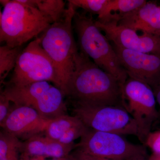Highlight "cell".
Here are the masks:
<instances>
[{
    "label": "cell",
    "mask_w": 160,
    "mask_h": 160,
    "mask_svg": "<svg viewBox=\"0 0 160 160\" xmlns=\"http://www.w3.org/2000/svg\"><path fill=\"white\" fill-rule=\"evenodd\" d=\"M50 120L42 117L35 109L13 104L6 120L1 125L4 131L27 139L44 132Z\"/></svg>",
    "instance_id": "cell-12"
},
{
    "label": "cell",
    "mask_w": 160,
    "mask_h": 160,
    "mask_svg": "<svg viewBox=\"0 0 160 160\" xmlns=\"http://www.w3.org/2000/svg\"><path fill=\"white\" fill-rule=\"evenodd\" d=\"M73 113L89 129L138 137L136 123L123 106L76 105Z\"/></svg>",
    "instance_id": "cell-8"
},
{
    "label": "cell",
    "mask_w": 160,
    "mask_h": 160,
    "mask_svg": "<svg viewBox=\"0 0 160 160\" xmlns=\"http://www.w3.org/2000/svg\"><path fill=\"white\" fill-rule=\"evenodd\" d=\"M21 47H11L5 45L0 47V80L2 83L9 72L14 69L22 52Z\"/></svg>",
    "instance_id": "cell-18"
},
{
    "label": "cell",
    "mask_w": 160,
    "mask_h": 160,
    "mask_svg": "<svg viewBox=\"0 0 160 160\" xmlns=\"http://www.w3.org/2000/svg\"><path fill=\"white\" fill-rule=\"evenodd\" d=\"M77 9L68 2L63 17L52 23L40 37L41 46L53 64L60 89L65 96L74 69L75 57L79 51L73 33V19Z\"/></svg>",
    "instance_id": "cell-2"
},
{
    "label": "cell",
    "mask_w": 160,
    "mask_h": 160,
    "mask_svg": "<svg viewBox=\"0 0 160 160\" xmlns=\"http://www.w3.org/2000/svg\"><path fill=\"white\" fill-rule=\"evenodd\" d=\"M120 18V14L113 13L104 19L96 20V25L113 46L160 57L159 36L138 35L137 32L118 24Z\"/></svg>",
    "instance_id": "cell-10"
},
{
    "label": "cell",
    "mask_w": 160,
    "mask_h": 160,
    "mask_svg": "<svg viewBox=\"0 0 160 160\" xmlns=\"http://www.w3.org/2000/svg\"><path fill=\"white\" fill-rule=\"evenodd\" d=\"M154 92L156 100L158 102L160 107L159 114L160 115V81L152 89Z\"/></svg>",
    "instance_id": "cell-24"
},
{
    "label": "cell",
    "mask_w": 160,
    "mask_h": 160,
    "mask_svg": "<svg viewBox=\"0 0 160 160\" xmlns=\"http://www.w3.org/2000/svg\"><path fill=\"white\" fill-rule=\"evenodd\" d=\"M146 154H140L134 156L126 160H146Z\"/></svg>",
    "instance_id": "cell-26"
},
{
    "label": "cell",
    "mask_w": 160,
    "mask_h": 160,
    "mask_svg": "<svg viewBox=\"0 0 160 160\" xmlns=\"http://www.w3.org/2000/svg\"><path fill=\"white\" fill-rule=\"evenodd\" d=\"M21 2L35 7L50 19L52 23L62 18L67 7L62 0H19Z\"/></svg>",
    "instance_id": "cell-15"
},
{
    "label": "cell",
    "mask_w": 160,
    "mask_h": 160,
    "mask_svg": "<svg viewBox=\"0 0 160 160\" xmlns=\"http://www.w3.org/2000/svg\"><path fill=\"white\" fill-rule=\"evenodd\" d=\"M118 23L136 32L160 36V7L146 2L135 10L121 15Z\"/></svg>",
    "instance_id": "cell-13"
},
{
    "label": "cell",
    "mask_w": 160,
    "mask_h": 160,
    "mask_svg": "<svg viewBox=\"0 0 160 160\" xmlns=\"http://www.w3.org/2000/svg\"><path fill=\"white\" fill-rule=\"evenodd\" d=\"M0 2L4 7L0 12V42L10 47H22L52 23L36 8L19 0H1Z\"/></svg>",
    "instance_id": "cell-3"
},
{
    "label": "cell",
    "mask_w": 160,
    "mask_h": 160,
    "mask_svg": "<svg viewBox=\"0 0 160 160\" xmlns=\"http://www.w3.org/2000/svg\"><path fill=\"white\" fill-rule=\"evenodd\" d=\"M144 145L149 147L153 153H160V130L150 132Z\"/></svg>",
    "instance_id": "cell-21"
},
{
    "label": "cell",
    "mask_w": 160,
    "mask_h": 160,
    "mask_svg": "<svg viewBox=\"0 0 160 160\" xmlns=\"http://www.w3.org/2000/svg\"><path fill=\"white\" fill-rule=\"evenodd\" d=\"M123 107L135 121L138 138L144 144L152 123L160 116L153 90L149 85L129 78L123 86Z\"/></svg>",
    "instance_id": "cell-7"
},
{
    "label": "cell",
    "mask_w": 160,
    "mask_h": 160,
    "mask_svg": "<svg viewBox=\"0 0 160 160\" xmlns=\"http://www.w3.org/2000/svg\"><path fill=\"white\" fill-rule=\"evenodd\" d=\"M108 0H69L77 8H81L86 12L99 15Z\"/></svg>",
    "instance_id": "cell-20"
},
{
    "label": "cell",
    "mask_w": 160,
    "mask_h": 160,
    "mask_svg": "<svg viewBox=\"0 0 160 160\" xmlns=\"http://www.w3.org/2000/svg\"><path fill=\"white\" fill-rule=\"evenodd\" d=\"M147 160H160V153L152 152Z\"/></svg>",
    "instance_id": "cell-27"
},
{
    "label": "cell",
    "mask_w": 160,
    "mask_h": 160,
    "mask_svg": "<svg viewBox=\"0 0 160 160\" xmlns=\"http://www.w3.org/2000/svg\"><path fill=\"white\" fill-rule=\"evenodd\" d=\"M74 160H78L76 158H75L74 157Z\"/></svg>",
    "instance_id": "cell-29"
},
{
    "label": "cell",
    "mask_w": 160,
    "mask_h": 160,
    "mask_svg": "<svg viewBox=\"0 0 160 160\" xmlns=\"http://www.w3.org/2000/svg\"><path fill=\"white\" fill-rule=\"evenodd\" d=\"M36 38L20 53L12 72L9 86L23 87L32 83L46 81L60 89L54 66Z\"/></svg>",
    "instance_id": "cell-6"
},
{
    "label": "cell",
    "mask_w": 160,
    "mask_h": 160,
    "mask_svg": "<svg viewBox=\"0 0 160 160\" xmlns=\"http://www.w3.org/2000/svg\"><path fill=\"white\" fill-rule=\"evenodd\" d=\"M46 158L43 157L28 156L26 155L22 154L21 160H46ZM62 159L53 158V159L50 160H61Z\"/></svg>",
    "instance_id": "cell-25"
},
{
    "label": "cell",
    "mask_w": 160,
    "mask_h": 160,
    "mask_svg": "<svg viewBox=\"0 0 160 160\" xmlns=\"http://www.w3.org/2000/svg\"><path fill=\"white\" fill-rule=\"evenodd\" d=\"M73 28L77 36L79 51L124 85L128 75L112 45L96 25L95 21L85 12L77 11L73 17Z\"/></svg>",
    "instance_id": "cell-4"
},
{
    "label": "cell",
    "mask_w": 160,
    "mask_h": 160,
    "mask_svg": "<svg viewBox=\"0 0 160 160\" xmlns=\"http://www.w3.org/2000/svg\"><path fill=\"white\" fill-rule=\"evenodd\" d=\"M2 92L16 106L32 108L44 118L51 120L66 114L65 95L49 82H37L21 87L8 86Z\"/></svg>",
    "instance_id": "cell-5"
},
{
    "label": "cell",
    "mask_w": 160,
    "mask_h": 160,
    "mask_svg": "<svg viewBox=\"0 0 160 160\" xmlns=\"http://www.w3.org/2000/svg\"><path fill=\"white\" fill-rule=\"evenodd\" d=\"M82 123V122L75 116L63 115L50 120L44 132L46 136L58 141L69 129Z\"/></svg>",
    "instance_id": "cell-16"
},
{
    "label": "cell",
    "mask_w": 160,
    "mask_h": 160,
    "mask_svg": "<svg viewBox=\"0 0 160 160\" xmlns=\"http://www.w3.org/2000/svg\"><path fill=\"white\" fill-rule=\"evenodd\" d=\"M146 2L145 0H108L102 11L98 16V20L103 19L112 12H118L121 15L126 14L139 8Z\"/></svg>",
    "instance_id": "cell-17"
},
{
    "label": "cell",
    "mask_w": 160,
    "mask_h": 160,
    "mask_svg": "<svg viewBox=\"0 0 160 160\" xmlns=\"http://www.w3.org/2000/svg\"><path fill=\"white\" fill-rule=\"evenodd\" d=\"M22 142L19 138L4 131L0 134V160H19L18 152Z\"/></svg>",
    "instance_id": "cell-19"
},
{
    "label": "cell",
    "mask_w": 160,
    "mask_h": 160,
    "mask_svg": "<svg viewBox=\"0 0 160 160\" xmlns=\"http://www.w3.org/2000/svg\"><path fill=\"white\" fill-rule=\"evenodd\" d=\"M78 160H113L94 156L83 152L78 150L76 152L75 155L74 157Z\"/></svg>",
    "instance_id": "cell-23"
},
{
    "label": "cell",
    "mask_w": 160,
    "mask_h": 160,
    "mask_svg": "<svg viewBox=\"0 0 160 160\" xmlns=\"http://www.w3.org/2000/svg\"><path fill=\"white\" fill-rule=\"evenodd\" d=\"M123 86L116 78L78 52L67 94L76 106L123 107Z\"/></svg>",
    "instance_id": "cell-1"
},
{
    "label": "cell",
    "mask_w": 160,
    "mask_h": 160,
    "mask_svg": "<svg viewBox=\"0 0 160 160\" xmlns=\"http://www.w3.org/2000/svg\"><path fill=\"white\" fill-rule=\"evenodd\" d=\"M75 148L76 144L74 142L63 144L46 135H36L22 142L20 151L22 154L28 156L61 159L69 155L70 151Z\"/></svg>",
    "instance_id": "cell-14"
},
{
    "label": "cell",
    "mask_w": 160,
    "mask_h": 160,
    "mask_svg": "<svg viewBox=\"0 0 160 160\" xmlns=\"http://www.w3.org/2000/svg\"><path fill=\"white\" fill-rule=\"evenodd\" d=\"M128 77L153 88L160 81V57L112 45Z\"/></svg>",
    "instance_id": "cell-11"
},
{
    "label": "cell",
    "mask_w": 160,
    "mask_h": 160,
    "mask_svg": "<svg viewBox=\"0 0 160 160\" xmlns=\"http://www.w3.org/2000/svg\"><path fill=\"white\" fill-rule=\"evenodd\" d=\"M78 150L91 155L113 160H126L146 154L145 147L135 145L122 135L89 129L76 144Z\"/></svg>",
    "instance_id": "cell-9"
},
{
    "label": "cell",
    "mask_w": 160,
    "mask_h": 160,
    "mask_svg": "<svg viewBox=\"0 0 160 160\" xmlns=\"http://www.w3.org/2000/svg\"><path fill=\"white\" fill-rule=\"evenodd\" d=\"M12 102L2 92L0 95V125L4 122L11 110Z\"/></svg>",
    "instance_id": "cell-22"
},
{
    "label": "cell",
    "mask_w": 160,
    "mask_h": 160,
    "mask_svg": "<svg viewBox=\"0 0 160 160\" xmlns=\"http://www.w3.org/2000/svg\"><path fill=\"white\" fill-rule=\"evenodd\" d=\"M61 160H74V158L72 157H69L68 155L66 157L63 158Z\"/></svg>",
    "instance_id": "cell-28"
}]
</instances>
